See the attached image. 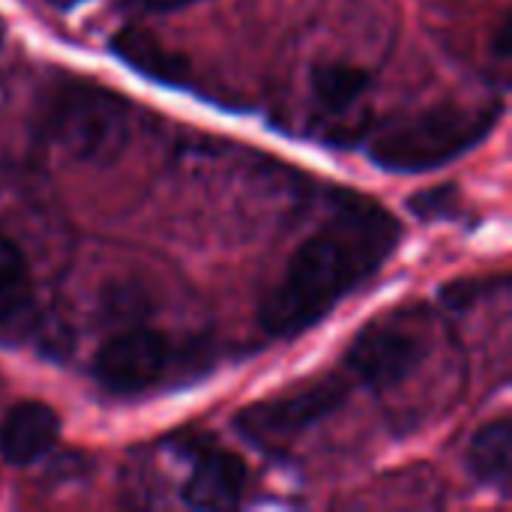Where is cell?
<instances>
[{
  "label": "cell",
  "instance_id": "1",
  "mask_svg": "<svg viewBox=\"0 0 512 512\" xmlns=\"http://www.w3.org/2000/svg\"><path fill=\"white\" fill-rule=\"evenodd\" d=\"M402 225L375 198L339 195L330 216L297 246L282 282L258 309V324L291 339L324 321L396 252Z\"/></svg>",
  "mask_w": 512,
  "mask_h": 512
},
{
  "label": "cell",
  "instance_id": "2",
  "mask_svg": "<svg viewBox=\"0 0 512 512\" xmlns=\"http://www.w3.org/2000/svg\"><path fill=\"white\" fill-rule=\"evenodd\" d=\"M501 117L498 102L483 105H432L411 114H396L378 129H369L366 153L375 165L396 174L435 171L477 144H483Z\"/></svg>",
  "mask_w": 512,
  "mask_h": 512
},
{
  "label": "cell",
  "instance_id": "3",
  "mask_svg": "<svg viewBox=\"0 0 512 512\" xmlns=\"http://www.w3.org/2000/svg\"><path fill=\"white\" fill-rule=\"evenodd\" d=\"M129 129L132 102L90 81L57 84L42 102L39 132L78 159L117 156L129 141Z\"/></svg>",
  "mask_w": 512,
  "mask_h": 512
},
{
  "label": "cell",
  "instance_id": "4",
  "mask_svg": "<svg viewBox=\"0 0 512 512\" xmlns=\"http://www.w3.org/2000/svg\"><path fill=\"white\" fill-rule=\"evenodd\" d=\"M351 396V384L342 375H330L312 387L288 396L264 399L237 414V429L246 441L264 450H282L306 435L312 426L336 414Z\"/></svg>",
  "mask_w": 512,
  "mask_h": 512
},
{
  "label": "cell",
  "instance_id": "5",
  "mask_svg": "<svg viewBox=\"0 0 512 512\" xmlns=\"http://www.w3.org/2000/svg\"><path fill=\"white\" fill-rule=\"evenodd\" d=\"M426 357L429 339L417 321L384 318L354 336L345 354V372L369 390H390L408 381Z\"/></svg>",
  "mask_w": 512,
  "mask_h": 512
},
{
  "label": "cell",
  "instance_id": "6",
  "mask_svg": "<svg viewBox=\"0 0 512 512\" xmlns=\"http://www.w3.org/2000/svg\"><path fill=\"white\" fill-rule=\"evenodd\" d=\"M168 363L171 339L150 327H132L96 351L93 375L111 393H141L165 375Z\"/></svg>",
  "mask_w": 512,
  "mask_h": 512
},
{
  "label": "cell",
  "instance_id": "7",
  "mask_svg": "<svg viewBox=\"0 0 512 512\" xmlns=\"http://www.w3.org/2000/svg\"><path fill=\"white\" fill-rule=\"evenodd\" d=\"M60 438V414L36 399L18 402L0 423V456L12 468H27L54 450Z\"/></svg>",
  "mask_w": 512,
  "mask_h": 512
},
{
  "label": "cell",
  "instance_id": "8",
  "mask_svg": "<svg viewBox=\"0 0 512 512\" xmlns=\"http://www.w3.org/2000/svg\"><path fill=\"white\" fill-rule=\"evenodd\" d=\"M246 465L228 450H207L195 459L186 483L183 504L192 510H231L243 501Z\"/></svg>",
  "mask_w": 512,
  "mask_h": 512
},
{
  "label": "cell",
  "instance_id": "9",
  "mask_svg": "<svg viewBox=\"0 0 512 512\" xmlns=\"http://www.w3.org/2000/svg\"><path fill=\"white\" fill-rule=\"evenodd\" d=\"M33 279L21 246L0 234V342L24 333L33 315Z\"/></svg>",
  "mask_w": 512,
  "mask_h": 512
},
{
  "label": "cell",
  "instance_id": "10",
  "mask_svg": "<svg viewBox=\"0 0 512 512\" xmlns=\"http://www.w3.org/2000/svg\"><path fill=\"white\" fill-rule=\"evenodd\" d=\"M111 51L132 66L135 72L162 81V84H186L189 81V60L168 45H162L150 30L144 27H120L111 36Z\"/></svg>",
  "mask_w": 512,
  "mask_h": 512
},
{
  "label": "cell",
  "instance_id": "11",
  "mask_svg": "<svg viewBox=\"0 0 512 512\" xmlns=\"http://www.w3.org/2000/svg\"><path fill=\"white\" fill-rule=\"evenodd\" d=\"M309 87H312L315 108L321 114L345 117L372 90V75L363 66L345 60H327V63H315Z\"/></svg>",
  "mask_w": 512,
  "mask_h": 512
},
{
  "label": "cell",
  "instance_id": "12",
  "mask_svg": "<svg viewBox=\"0 0 512 512\" xmlns=\"http://www.w3.org/2000/svg\"><path fill=\"white\" fill-rule=\"evenodd\" d=\"M468 471L498 495H510L512 486V423L501 417L474 432L468 444Z\"/></svg>",
  "mask_w": 512,
  "mask_h": 512
},
{
  "label": "cell",
  "instance_id": "13",
  "mask_svg": "<svg viewBox=\"0 0 512 512\" xmlns=\"http://www.w3.org/2000/svg\"><path fill=\"white\" fill-rule=\"evenodd\" d=\"M459 207H462V198H459L456 186H432V189L417 192V195L408 198V210L414 216L426 219V222H432V219H450V216L459 213Z\"/></svg>",
  "mask_w": 512,
  "mask_h": 512
},
{
  "label": "cell",
  "instance_id": "14",
  "mask_svg": "<svg viewBox=\"0 0 512 512\" xmlns=\"http://www.w3.org/2000/svg\"><path fill=\"white\" fill-rule=\"evenodd\" d=\"M150 12H174V9H183L195 0H141Z\"/></svg>",
  "mask_w": 512,
  "mask_h": 512
},
{
  "label": "cell",
  "instance_id": "15",
  "mask_svg": "<svg viewBox=\"0 0 512 512\" xmlns=\"http://www.w3.org/2000/svg\"><path fill=\"white\" fill-rule=\"evenodd\" d=\"M0 45H3V21H0Z\"/></svg>",
  "mask_w": 512,
  "mask_h": 512
}]
</instances>
